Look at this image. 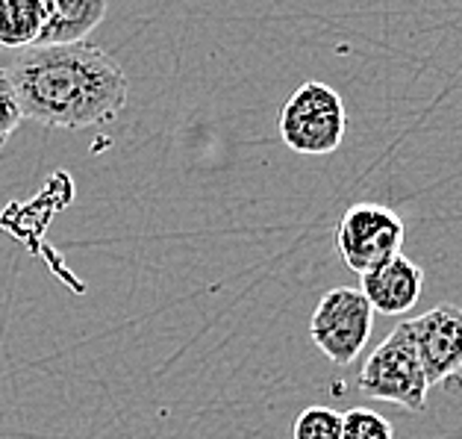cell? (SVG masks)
<instances>
[{
	"instance_id": "5b68a950",
	"label": "cell",
	"mask_w": 462,
	"mask_h": 439,
	"mask_svg": "<svg viewBox=\"0 0 462 439\" xmlns=\"http://www.w3.org/2000/svg\"><path fill=\"white\" fill-rule=\"evenodd\" d=\"M407 228L401 216L383 204H354L336 224V251L356 275L401 254Z\"/></svg>"
},
{
	"instance_id": "52a82bcc",
	"label": "cell",
	"mask_w": 462,
	"mask_h": 439,
	"mask_svg": "<svg viewBox=\"0 0 462 439\" xmlns=\"http://www.w3.org/2000/svg\"><path fill=\"white\" fill-rule=\"evenodd\" d=\"M359 284V292L368 298L374 313L383 316H403L419 304L424 292V272L419 263H412L410 257H392V260L368 268Z\"/></svg>"
},
{
	"instance_id": "7a4b0ae2",
	"label": "cell",
	"mask_w": 462,
	"mask_h": 439,
	"mask_svg": "<svg viewBox=\"0 0 462 439\" xmlns=\"http://www.w3.org/2000/svg\"><path fill=\"white\" fill-rule=\"evenodd\" d=\"M347 133V116L333 86L310 80L289 95L280 112V139L303 156L333 154Z\"/></svg>"
},
{
	"instance_id": "30bf717a",
	"label": "cell",
	"mask_w": 462,
	"mask_h": 439,
	"mask_svg": "<svg viewBox=\"0 0 462 439\" xmlns=\"http://www.w3.org/2000/svg\"><path fill=\"white\" fill-rule=\"evenodd\" d=\"M291 439H342V413L307 407L291 425Z\"/></svg>"
},
{
	"instance_id": "6da1fadb",
	"label": "cell",
	"mask_w": 462,
	"mask_h": 439,
	"mask_svg": "<svg viewBox=\"0 0 462 439\" xmlns=\"http://www.w3.org/2000/svg\"><path fill=\"white\" fill-rule=\"evenodd\" d=\"M24 118L56 130H83L121 116L130 100L118 60L88 39L32 44L9 65Z\"/></svg>"
},
{
	"instance_id": "9c48e42d",
	"label": "cell",
	"mask_w": 462,
	"mask_h": 439,
	"mask_svg": "<svg viewBox=\"0 0 462 439\" xmlns=\"http://www.w3.org/2000/svg\"><path fill=\"white\" fill-rule=\"evenodd\" d=\"M42 0H0V48H32L44 33Z\"/></svg>"
},
{
	"instance_id": "3957f363",
	"label": "cell",
	"mask_w": 462,
	"mask_h": 439,
	"mask_svg": "<svg viewBox=\"0 0 462 439\" xmlns=\"http://www.w3.org/2000/svg\"><path fill=\"white\" fill-rule=\"evenodd\" d=\"M427 375L421 369L419 351L412 345L410 324L401 322L374 351L368 354L359 371V392L365 398L398 404L403 410L419 413L427 401Z\"/></svg>"
},
{
	"instance_id": "7c38bea8",
	"label": "cell",
	"mask_w": 462,
	"mask_h": 439,
	"mask_svg": "<svg viewBox=\"0 0 462 439\" xmlns=\"http://www.w3.org/2000/svg\"><path fill=\"white\" fill-rule=\"evenodd\" d=\"M21 121H24V112H21L15 86L9 80V71L0 69V148H4L9 136L18 130Z\"/></svg>"
},
{
	"instance_id": "8992f818",
	"label": "cell",
	"mask_w": 462,
	"mask_h": 439,
	"mask_svg": "<svg viewBox=\"0 0 462 439\" xmlns=\"http://www.w3.org/2000/svg\"><path fill=\"white\" fill-rule=\"evenodd\" d=\"M427 384H445L462 371V307L436 304L424 316L407 322Z\"/></svg>"
},
{
	"instance_id": "8fae6325",
	"label": "cell",
	"mask_w": 462,
	"mask_h": 439,
	"mask_svg": "<svg viewBox=\"0 0 462 439\" xmlns=\"http://www.w3.org/2000/svg\"><path fill=\"white\" fill-rule=\"evenodd\" d=\"M342 439H394V431L380 413L354 407L342 416Z\"/></svg>"
},
{
	"instance_id": "277c9868",
	"label": "cell",
	"mask_w": 462,
	"mask_h": 439,
	"mask_svg": "<svg viewBox=\"0 0 462 439\" xmlns=\"http://www.w3.org/2000/svg\"><path fill=\"white\" fill-rule=\"evenodd\" d=\"M374 328V307L359 289L339 286L319 301L310 319V340L333 366H351L365 351Z\"/></svg>"
},
{
	"instance_id": "ba28073f",
	"label": "cell",
	"mask_w": 462,
	"mask_h": 439,
	"mask_svg": "<svg viewBox=\"0 0 462 439\" xmlns=\"http://www.w3.org/2000/svg\"><path fill=\"white\" fill-rule=\"evenodd\" d=\"M44 33L39 44L83 42L106 15V0H42Z\"/></svg>"
}]
</instances>
